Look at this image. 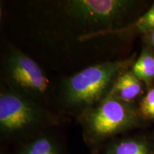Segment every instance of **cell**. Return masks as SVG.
Segmentation results:
<instances>
[{
    "label": "cell",
    "mask_w": 154,
    "mask_h": 154,
    "mask_svg": "<svg viewBox=\"0 0 154 154\" xmlns=\"http://www.w3.org/2000/svg\"><path fill=\"white\" fill-rule=\"evenodd\" d=\"M136 55L88 66L65 78L55 95L59 111L77 117L107 98L116 81L131 68Z\"/></svg>",
    "instance_id": "2"
},
{
    "label": "cell",
    "mask_w": 154,
    "mask_h": 154,
    "mask_svg": "<svg viewBox=\"0 0 154 154\" xmlns=\"http://www.w3.org/2000/svg\"><path fill=\"white\" fill-rule=\"evenodd\" d=\"M57 128L47 130L17 144L12 154H69Z\"/></svg>",
    "instance_id": "6"
},
{
    "label": "cell",
    "mask_w": 154,
    "mask_h": 154,
    "mask_svg": "<svg viewBox=\"0 0 154 154\" xmlns=\"http://www.w3.org/2000/svg\"><path fill=\"white\" fill-rule=\"evenodd\" d=\"M61 123L57 112L1 84L0 134L5 140L17 145L40 133L58 128Z\"/></svg>",
    "instance_id": "3"
},
{
    "label": "cell",
    "mask_w": 154,
    "mask_h": 154,
    "mask_svg": "<svg viewBox=\"0 0 154 154\" xmlns=\"http://www.w3.org/2000/svg\"><path fill=\"white\" fill-rule=\"evenodd\" d=\"M146 43L149 44V48L152 51H154V30L151 31L144 34Z\"/></svg>",
    "instance_id": "12"
},
{
    "label": "cell",
    "mask_w": 154,
    "mask_h": 154,
    "mask_svg": "<svg viewBox=\"0 0 154 154\" xmlns=\"http://www.w3.org/2000/svg\"><path fill=\"white\" fill-rule=\"evenodd\" d=\"M138 110L144 120H154V87L150 88L141 99Z\"/></svg>",
    "instance_id": "11"
},
{
    "label": "cell",
    "mask_w": 154,
    "mask_h": 154,
    "mask_svg": "<svg viewBox=\"0 0 154 154\" xmlns=\"http://www.w3.org/2000/svg\"><path fill=\"white\" fill-rule=\"evenodd\" d=\"M134 2L125 0H63L32 2L37 30L47 36L60 34L64 39L85 42L112 36L127 27L124 23Z\"/></svg>",
    "instance_id": "1"
},
{
    "label": "cell",
    "mask_w": 154,
    "mask_h": 154,
    "mask_svg": "<svg viewBox=\"0 0 154 154\" xmlns=\"http://www.w3.org/2000/svg\"><path fill=\"white\" fill-rule=\"evenodd\" d=\"M1 76L11 91L35 101L51 110L56 105L51 83L38 63L13 44L7 43L1 59Z\"/></svg>",
    "instance_id": "5"
},
{
    "label": "cell",
    "mask_w": 154,
    "mask_h": 154,
    "mask_svg": "<svg viewBox=\"0 0 154 154\" xmlns=\"http://www.w3.org/2000/svg\"><path fill=\"white\" fill-rule=\"evenodd\" d=\"M142 93L143 82L133 74L130 69L123 73L116 81L108 96L127 103H134L135 100L138 99Z\"/></svg>",
    "instance_id": "8"
},
{
    "label": "cell",
    "mask_w": 154,
    "mask_h": 154,
    "mask_svg": "<svg viewBox=\"0 0 154 154\" xmlns=\"http://www.w3.org/2000/svg\"><path fill=\"white\" fill-rule=\"evenodd\" d=\"M76 118L82 127L84 141L92 152L119 135L140 126L144 120L134 103L110 96Z\"/></svg>",
    "instance_id": "4"
},
{
    "label": "cell",
    "mask_w": 154,
    "mask_h": 154,
    "mask_svg": "<svg viewBox=\"0 0 154 154\" xmlns=\"http://www.w3.org/2000/svg\"><path fill=\"white\" fill-rule=\"evenodd\" d=\"M93 154H154V146L143 137H126L115 138Z\"/></svg>",
    "instance_id": "7"
},
{
    "label": "cell",
    "mask_w": 154,
    "mask_h": 154,
    "mask_svg": "<svg viewBox=\"0 0 154 154\" xmlns=\"http://www.w3.org/2000/svg\"><path fill=\"white\" fill-rule=\"evenodd\" d=\"M153 30H154V3L151 5L149 10L141 17H140L137 20L134 21L132 24L128 25L126 28L116 31L114 34L120 35L133 31H136L145 34Z\"/></svg>",
    "instance_id": "10"
},
{
    "label": "cell",
    "mask_w": 154,
    "mask_h": 154,
    "mask_svg": "<svg viewBox=\"0 0 154 154\" xmlns=\"http://www.w3.org/2000/svg\"><path fill=\"white\" fill-rule=\"evenodd\" d=\"M133 74L148 87L154 80V52L149 47L144 48L139 57L131 68Z\"/></svg>",
    "instance_id": "9"
}]
</instances>
